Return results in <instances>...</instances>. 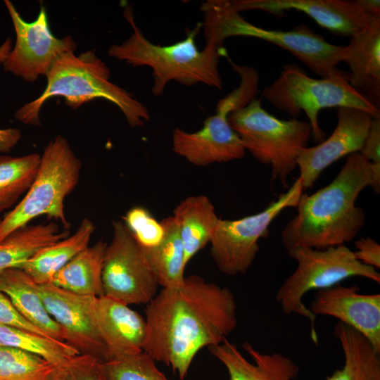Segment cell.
<instances>
[{
  "instance_id": "1",
  "label": "cell",
  "mask_w": 380,
  "mask_h": 380,
  "mask_svg": "<svg viewBox=\"0 0 380 380\" xmlns=\"http://www.w3.org/2000/svg\"><path fill=\"white\" fill-rule=\"evenodd\" d=\"M236 309L227 287L197 275L185 277L146 304L143 351L184 379L201 349L221 343L234 330Z\"/></svg>"
},
{
  "instance_id": "2",
  "label": "cell",
  "mask_w": 380,
  "mask_h": 380,
  "mask_svg": "<svg viewBox=\"0 0 380 380\" xmlns=\"http://www.w3.org/2000/svg\"><path fill=\"white\" fill-rule=\"evenodd\" d=\"M367 186L379 193L380 163L369 161L360 152L350 154L329 184L311 195L301 194L297 214L281 232L286 251L298 247L324 249L353 240L366 220L355 201Z\"/></svg>"
},
{
  "instance_id": "3",
  "label": "cell",
  "mask_w": 380,
  "mask_h": 380,
  "mask_svg": "<svg viewBox=\"0 0 380 380\" xmlns=\"http://www.w3.org/2000/svg\"><path fill=\"white\" fill-rule=\"evenodd\" d=\"M123 15L133 29V33L120 44L112 45L108 53L134 67H150L153 78L151 91L154 96H161L170 81L186 87L203 83L222 89L218 65L220 58L227 56V53L224 47L210 44H205L202 51L198 50L196 38L202 27L201 23L186 31L184 39L160 46L148 40L137 26L131 6L125 8Z\"/></svg>"
},
{
  "instance_id": "4",
  "label": "cell",
  "mask_w": 380,
  "mask_h": 380,
  "mask_svg": "<svg viewBox=\"0 0 380 380\" xmlns=\"http://www.w3.org/2000/svg\"><path fill=\"white\" fill-rule=\"evenodd\" d=\"M110 72L94 51L61 55L46 74L47 84L43 93L25 103L15 114L20 122L40 126L39 112L44 103L61 96L65 103L76 109L96 99H103L117 106L131 127H141L150 119L146 107L132 94L110 81Z\"/></svg>"
},
{
  "instance_id": "5",
  "label": "cell",
  "mask_w": 380,
  "mask_h": 380,
  "mask_svg": "<svg viewBox=\"0 0 380 380\" xmlns=\"http://www.w3.org/2000/svg\"><path fill=\"white\" fill-rule=\"evenodd\" d=\"M201 11L206 44L223 47L230 37H255L288 51L321 77L341 72L336 65L341 60L343 46L329 43L305 25L289 31L264 29L246 20L227 0L207 1L201 4Z\"/></svg>"
},
{
  "instance_id": "6",
  "label": "cell",
  "mask_w": 380,
  "mask_h": 380,
  "mask_svg": "<svg viewBox=\"0 0 380 380\" xmlns=\"http://www.w3.org/2000/svg\"><path fill=\"white\" fill-rule=\"evenodd\" d=\"M274 107L293 118L303 111L312 128L316 142L324 140L318 115L321 110L331 107L357 108L380 118V110L372 106L349 83L348 74L340 72L320 79L308 76L296 63L283 65L278 77L262 92Z\"/></svg>"
},
{
  "instance_id": "7",
  "label": "cell",
  "mask_w": 380,
  "mask_h": 380,
  "mask_svg": "<svg viewBox=\"0 0 380 380\" xmlns=\"http://www.w3.org/2000/svg\"><path fill=\"white\" fill-rule=\"evenodd\" d=\"M81 160L61 135L44 149L37 175L23 198L0 222V243L17 229L40 216L58 221L64 229L70 227L64 211V201L77 186Z\"/></svg>"
},
{
  "instance_id": "8",
  "label": "cell",
  "mask_w": 380,
  "mask_h": 380,
  "mask_svg": "<svg viewBox=\"0 0 380 380\" xmlns=\"http://www.w3.org/2000/svg\"><path fill=\"white\" fill-rule=\"evenodd\" d=\"M227 121L245 150L260 163L270 165L272 179L287 187L289 176L312 136L310 123L295 118L278 119L267 112L257 98L229 113Z\"/></svg>"
},
{
  "instance_id": "9",
  "label": "cell",
  "mask_w": 380,
  "mask_h": 380,
  "mask_svg": "<svg viewBox=\"0 0 380 380\" xmlns=\"http://www.w3.org/2000/svg\"><path fill=\"white\" fill-rule=\"evenodd\" d=\"M287 253L296 260L297 267L280 286L276 300L286 314H298L309 320L310 338L315 344L318 343L316 316L303 302L308 291L331 287L352 277H362L380 283L379 272L360 262L354 251L345 245L324 249L298 247Z\"/></svg>"
},
{
  "instance_id": "10",
  "label": "cell",
  "mask_w": 380,
  "mask_h": 380,
  "mask_svg": "<svg viewBox=\"0 0 380 380\" xmlns=\"http://www.w3.org/2000/svg\"><path fill=\"white\" fill-rule=\"evenodd\" d=\"M303 191L298 177L288 191L262 211L238 220L220 219L210 240V254L218 269L234 276L245 274L260 249L272 222L286 208L296 207Z\"/></svg>"
},
{
  "instance_id": "11",
  "label": "cell",
  "mask_w": 380,
  "mask_h": 380,
  "mask_svg": "<svg viewBox=\"0 0 380 380\" xmlns=\"http://www.w3.org/2000/svg\"><path fill=\"white\" fill-rule=\"evenodd\" d=\"M102 270L104 296L127 305L148 304L159 284L144 253L125 224L113 223Z\"/></svg>"
},
{
  "instance_id": "12",
  "label": "cell",
  "mask_w": 380,
  "mask_h": 380,
  "mask_svg": "<svg viewBox=\"0 0 380 380\" xmlns=\"http://www.w3.org/2000/svg\"><path fill=\"white\" fill-rule=\"evenodd\" d=\"M4 2L16 34L15 46L3 63L5 72L32 82L39 75L46 76L61 55L75 52L77 44L71 36L59 39L51 33L43 6L36 19L28 23L22 18L11 1Z\"/></svg>"
},
{
  "instance_id": "13",
  "label": "cell",
  "mask_w": 380,
  "mask_h": 380,
  "mask_svg": "<svg viewBox=\"0 0 380 380\" xmlns=\"http://www.w3.org/2000/svg\"><path fill=\"white\" fill-rule=\"evenodd\" d=\"M336 117L331 134L319 144L305 148L297 159L303 190L312 187L329 165L361 151L374 118L364 110L348 107L337 108Z\"/></svg>"
},
{
  "instance_id": "14",
  "label": "cell",
  "mask_w": 380,
  "mask_h": 380,
  "mask_svg": "<svg viewBox=\"0 0 380 380\" xmlns=\"http://www.w3.org/2000/svg\"><path fill=\"white\" fill-rule=\"evenodd\" d=\"M37 289L47 312L63 329L65 342L82 355L106 362V350L91 317L95 297L77 295L51 283L37 284Z\"/></svg>"
},
{
  "instance_id": "15",
  "label": "cell",
  "mask_w": 380,
  "mask_h": 380,
  "mask_svg": "<svg viewBox=\"0 0 380 380\" xmlns=\"http://www.w3.org/2000/svg\"><path fill=\"white\" fill-rule=\"evenodd\" d=\"M217 103L215 114L205 120L201 129L187 132L177 127L172 132V151L194 165L205 167L245 155L240 137L227 121L229 109Z\"/></svg>"
},
{
  "instance_id": "16",
  "label": "cell",
  "mask_w": 380,
  "mask_h": 380,
  "mask_svg": "<svg viewBox=\"0 0 380 380\" xmlns=\"http://www.w3.org/2000/svg\"><path fill=\"white\" fill-rule=\"evenodd\" d=\"M232 7L240 13L261 10L282 18L286 11L304 13L329 32L350 37L365 27L372 17L367 15L355 1L348 0H235Z\"/></svg>"
},
{
  "instance_id": "17",
  "label": "cell",
  "mask_w": 380,
  "mask_h": 380,
  "mask_svg": "<svg viewBox=\"0 0 380 380\" xmlns=\"http://www.w3.org/2000/svg\"><path fill=\"white\" fill-rule=\"evenodd\" d=\"M357 285L338 284L317 290L309 310L315 315H328L362 334L380 353V294L359 293Z\"/></svg>"
},
{
  "instance_id": "18",
  "label": "cell",
  "mask_w": 380,
  "mask_h": 380,
  "mask_svg": "<svg viewBox=\"0 0 380 380\" xmlns=\"http://www.w3.org/2000/svg\"><path fill=\"white\" fill-rule=\"evenodd\" d=\"M91 317L106 350V362L143 352L146 319L128 305L104 295L95 297Z\"/></svg>"
},
{
  "instance_id": "19",
  "label": "cell",
  "mask_w": 380,
  "mask_h": 380,
  "mask_svg": "<svg viewBox=\"0 0 380 380\" xmlns=\"http://www.w3.org/2000/svg\"><path fill=\"white\" fill-rule=\"evenodd\" d=\"M343 46L341 60L350 69L349 83L380 110V18L372 17Z\"/></svg>"
},
{
  "instance_id": "20",
  "label": "cell",
  "mask_w": 380,
  "mask_h": 380,
  "mask_svg": "<svg viewBox=\"0 0 380 380\" xmlns=\"http://www.w3.org/2000/svg\"><path fill=\"white\" fill-rule=\"evenodd\" d=\"M253 362L227 338L210 347V351L227 369L228 380H296L300 368L289 357L279 353H262L248 342L243 345Z\"/></svg>"
},
{
  "instance_id": "21",
  "label": "cell",
  "mask_w": 380,
  "mask_h": 380,
  "mask_svg": "<svg viewBox=\"0 0 380 380\" xmlns=\"http://www.w3.org/2000/svg\"><path fill=\"white\" fill-rule=\"evenodd\" d=\"M0 291L5 293L18 312L28 322L51 338L65 341L60 325L47 312L35 283L22 269L14 267L0 272Z\"/></svg>"
},
{
  "instance_id": "22",
  "label": "cell",
  "mask_w": 380,
  "mask_h": 380,
  "mask_svg": "<svg viewBox=\"0 0 380 380\" xmlns=\"http://www.w3.org/2000/svg\"><path fill=\"white\" fill-rule=\"evenodd\" d=\"M189 261L210 242L220 218L210 199L204 195L191 196L174 209L173 216Z\"/></svg>"
},
{
  "instance_id": "23",
  "label": "cell",
  "mask_w": 380,
  "mask_h": 380,
  "mask_svg": "<svg viewBox=\"0 0 380 380\" xmlns=\"http://www.w3.org/2000/svg\"><path fill=\"white\" fill-rule=\"evenodd\" d=\"M106 247L102 241L87 247L61 268L50 283L80 296H103L102 270Z\"/></svg>"
},
{
  "instance_id": "24",
  "label": "cell",
  "mask_w": 380,
  "mask_h": 380,
  "mask_svg": "<svg viewBox=\"0 0 380 380\" xmlns=\"http://www.w3.org/2000/svg\"><path fill=\"white\" fill-rule=\"evenodd\" d=\"M94 230V223L88 218L83 219L72 235L42 248L20 269L37 284L50 283L61 268L89 246Z\"/></svg>"
},
{
  "instance_id": "25",
  "label": "cell",
  "mask_w": 380,
  "mask_h": 380,
  "mask_svg": "<svg viewBox=\"0 0 380 380\" xmlns=\"http://www.w3.org/2000/svg\"><path fill=\"white\" fill-rule=\"evenodd\" d=\"M334 334L344 355V365L327 380H380V353L357 330L338 322Z\"/></svg>"
},
{
  "instance_id": "26",
  "label": "cell",
  "mask_w": 380,
  "mask_h": 380,
  "mask_svg": "<svg viewBox=\"0 0 380 380\" xmlns=\"http://www.w3.org/2000/svg\"><path fill=\"white\" fill-rule=\"evenodd\" d=\"M161 223L165 234L160 243L151 248H140L159 286L167 288L183 281L186 264L183 243L172 217L164 218Z\"/></svg>"
},
{
  "instance_id": "27",
  "label": "cell",
  "mask_w": 380,
  "mask_h": 380,
  "mask_svg": "<svg viewBox=\"0 0 380 380\" xmlns=\"http://www.w3.org/2000/svg\"><path fill=\"white\" fill-rule=\"evenodd\" d=\"M68 230L60 231L50 222L21 227L0 243V272L20 267L44 247L69 236Z\"/></svg>"
},
{
  "instance_id": "28",
  "label": "cell",
  "mask_w": 380,
  "mask_h": 380,
  "mask_svg": "<svg viewBox=\"0 0 380 380\" xmlns=\"http://www.w3.org/2000/svg\"><path fill=\"white\" fill-rule=\"evenodd\" d=\"M0 346L20 349L60 366L81 353L65 341L0 324Z\"/></svg>"
},
{
  "instance_id": "29",
  "label": "cell",
  "mask_w": 380,
  "mask_h": 380,
  "mask_svg": "<svg viewBox=\"0 0 380 380\" xmlns=\"http://www.w3.org/2000/svg\"><path fill=\"white\" fill-rule=\"evenodd\" d=\"M41 156H0V213L11 208L30 187L39 169Z\"/></svg>"
},
{
  "instance_id": "30",
  "label": "cell",
  "mask_w": 380,
  "mask_h": 380,
  "mask_svg": "<svg viewBox=\"0 0 380 380\" xmlns=\"http://www.w3.org/2000/svg\"><path fill=\"white\" fill-rule=\"evenodd\" d=\"M56 367L36 355L0 346V380H50Z\"/></svg>"
},
{
  "instance_id": "31",
  "label": "cell",
  "mask_w": 380,
  "mask_h": 380,
  "mask_svg": "<svg viewBox=\"0 0 380 380\" xmlns=\"http://www.w3.org/2000/svg\"><path fill=\"white\" fill-rule=\"evenodd\" d=\"M148 354H139L121 359L99 362L101 372L108 380H169Z\"/></svg>"
},
{
  "instance_id": "32",
  "label": "cell",
  "mask_w": 380,
  "mask_h": 380,
  "mask_svg": "<svg viewBox=\"0 0 380 380\" xmlns=\"http://www.w3.org/2000/svg\"><path fill=\"white\" fill-rule=\"evenodd\" d=\"M125 225L141 249L155 247L162 241L165 229L151 213L142 206L129 210L122 217Z\"/></svg>"
},
{
  "instance_id": "33",
  "label": "cell",
  "mask_w": 380,
  "mask_h": 380,
  "mask_svg": "<svg viewBox=\"0 0 380 380\" xmlns=\"http://www.w3.org/2000/svg\"><path fill=\"white\" fill-rule=\"evenodd\" d=\"M99 362L91 355L80 354L57 366L50 380H108L100 370Z\"/></svg>"
},
{
  "instance_id": "34",
  "label": "cell",
  "mask_w": 380,
  "mask_h": 380,
  "mask_svg": "<svg viewBox=\"0 0 380 380\" xmlns=\"http://www.w3.org/2000/svg\"><path fill=\"white\" fill-rule=\"evenodd\" d=\"M0 324L51 338L45 331L25 319L15 308L8 296L1 291H0Z\"/></svg>"
},
{
  "instance_id": "35",
  "label": "cell",
  "mask_w": 380,
  "mask_h": 380,
  "mask_svg": "<svg viewBox=\"0 0 380 380\" xmlns=\"http://www.w3.org/2000/svg\"><path fill=\"white\" fill-rule=\"evenodd\" d=\"M355 258L364 265L380 268V245L369 237L361 238L355 242Z\"/></svg>"
},
{
  "instance_id": "36",
  "label": "cell",
  "mask_w": 380,
  "mask_h": 380,
  "mask_svg": "<svg viewBox=\"0 0 380 380\" xmlns=\"http://www.w3.org/2000/svg\"><path fill=\"white\" fill-rule=\"evenodd\" d=\"M360 153L369 161L380 163V118H373Z\"/></svg>"
},
{
  "instance_id": "37",
  "label": "cell",
  "mask_w": 380,
  "mask_h": 380,
  "mask_svg": "<svg viewBox=\"0 0 380 380\" xmlns=\"http://www.w3.org/2000/svg\"><path fill=\"white\" fill-rule=\"evenodd\" d=\"M356 2L369 16L380 18L379 0H356Z\"/></svg>"
},
{
  "instance_id": "38",
  "label": "cell",
  "mask_w": 380,
  "mask_h": 380,
  "mask_svg": "<svg viewBox=\"0 0 380 380\" xmlns=\"http://www.w3.org/2000/svg\"><path fill=\"white\" fill-rule=\"evenodd\" d=\"M11 40L8 39L4 44L0 47V63H4L11 51Z\"/></svg>"
},
{
  "instance_id": "39",
  "label": "cell",
  "mask_w": 380,
  "mask_h": 380,
  "mask_svg": "<svg viewBox=\"0 0 380 380\" xmlns=\"http://www.w3.org/2000/svg\"><path fill=\"white\" fill-rule=\"evenodd\" d=\"M1 219L0 218V222H1Z\"/></svg>"
}]
</instances>
